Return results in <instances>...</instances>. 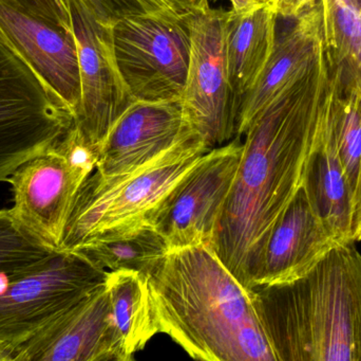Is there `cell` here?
<instances>
[{
    "label": "cell",
    "instance_id": "cell-1",
    "mask_svg": "<svg viewBox=\"0 0 361 361\" xmlns=\"http://www.w3.org/2000/svg\"><path fill=\"white\" fill-rule=\"evenodd\" d=\"M332 90L324 53L315 69L263 108L242 135L239 167L210 247L246 288H252L269 231L302 184Z\"/></svg>",
    "mask_w": 361,
    "mask_h": 361
},
{
    "label": "cell",
    "instance_id": "cell-2",
    "mask_svg": "<svg viewBox=\"0 0 361 361\" xmlns=\"http://www.w3.org/2000/svg\"><path fill=\"white\" fill-rule=\"evenodd\" d=\"M147 279L158 332L193 360L278 361L254 290L207 244L171 250Z\"/></svg>",
    "mask_w": 361,
    "mask_h": 361
},
{
    "label": "cell",
    "instance_id": "cell-3",
    "mask_svg": "<svg viewBox=\"0 0 361 361\" xmlns=\"http://www.w3.org/2000/svg\"><path fill=\"white\" fill-rule=\"evenodd\" d=\"M336 243L295 279L252 288L278 361H361V254Z\"/></svg>",
    "mask_w": 361,
    "mask_h": 361
},
{
    "label": "cell",
    "instance_id": "cell-4",
    "mask_svg": "<svg viewBox=\"0 0 361 361\" xmlns=\"http://www.w3.org/2000/svg\"><path fill=\"white\" fill-rule=\"evenodd\" d=\"M209 150L195 131L131 173L105 177L93 171L76 195L59 250L76 251L95 239L147 224L161 201Z\"/></svg>",
    "mask_w": 361,
    "mask_h": 361
},
{
    "label": "cell",
    "instance_id": "cell-5",
    "mask_svg": "<svg viewBox=\"0 0 361 361\" xmlns=\"http://www.w3.org/2000/svg\"><path fill=\"white\" fill-rule=\"evenodd\" d=\"M97 161V153L72 125L54 146L19 165L8 178L13 218L38 243L59 250L76 195Z\"/></svg>",
    "mask_w": 361,
    "mask_h": 361
},
{
    "label": "cell",
    "instance_id": "cell-6",
    "mask_svg": "<svg viewBox=\"0 0 361 361\" xmlns=\"http://www.w3.org/2000/svg\"><path fill=\"white\" fill-rule=\"evenodd\" d=\"M109 271L74 251L0 276V343L15 350L103 285Z\"/></svg>",
    "mask_w": 361,
    "mask_h": 361
},
{
    "label": "cell",
    "instance_id": "cell-7",
    "mask_svg": "<svg viewBox=\"0 0 361 361\" xmlns=\"http://www.w3.org/2000/svg\"><path fill=\"white\" fill-rule=\"evenodd\" d=\"M74 119L65 100L0 37V182L54 146Z\"/></svg>",
    "mask_w": 361,
    "mask_h": 361
},
{
    "label": "cell",
    "instance_id": "cell-8",
    "mask_svg": "<svg viewBox=\"0 0 361 361\" xmlns=\"http://www.w3.org/2000/svg\"><path fill=\"white\" fill-rule=\"evenodd\" d=\"M116 65L135 101L182 100L190 57V34L176 15L127 17L111 28Z\"/></svg>",
    "mask_w": 361,
    "mask_h": 361
},
{
    "label": "cell",
    "instance_id": "cell-9",
    "mask_svg": "<svg viewBox=\"0 0 361 361\" xmlns=\"http://www.w3.org/2000/svg\"><path fill=\"white\" fill-rule=\"evenodd\" d=\"M231 11L209 10L185 18L190 34V57L182 104L191 126L209 150L237 137L226 57Z\"/></svg>",
    "mask_w": 361,
    "mask_h": 361
},
{
    "label": "cell",
    "instance_id": "cell-10",
    "mask_svg": "<svg viewBox=\"0 0 361 361\" xmlns=\"http://www.w3.org/2000/svg\"><path fill=\"white\" fill-rule=\"evenodd\" d=\"M241 154L240 138L212 148L150 214L147 224L162 235L169 251L210 246Z\"/></svg>",
    "mask_w": 361,
    "mask_h": 361
},
{
    "label": "cell",
    "instance_id": "cell-11",
    "mask_svg": "<svg viewBox=\"0 0 361 361\" xmlns=\"http://www.w3.org/2000/svg\"><path fill=\"white\" fill-rule=\"evenodd\" d=\"M71 13L80 61V102L74 119L85 141L99 154L114 123L135 102L116 65L111 28L97 23L75 0Z\"/></svg>",
    "mask_w": 361,
    "mask_h": 361
},
{
    "label": "cell",
    "instance_id": "cell-12",
    "mask_svg": "<svg viewBox=\"0 0 361 361\" xmlns=\"http://www.w3.org/2000/svg\"><path fill=\"white\" fill-rule=\"evenodd\" d=\"M0 36L65 100L75 116L80 76L73 27H63L23 0H0Z\"/></svg>",
    "mask_w": 361,
    "mask_h": 361
},
{
    "label": "cell",
    "instance_id": "cell-13",
    "mask_svg": "<svg viewBox=\"0 0 361 361\" xmlns=\"http://www.w3.org/2000/svg\"><path fill=\"white\" fill-rule=\"evenodd\" d=\"M105 283L17 348L14 361H127Z\"/></svg>",
    "mask_w": 361,
    "mask_h": 361
},
{
    "label": "cell",
    "instance_id": "cell-14",
    "mask_svg": "<svg viewBox=\"0 0 361 361\" xmlns=\"http://www.w3.org/2000/svg\"><path fill=\"white\" fill-rule=\"evenodd\" d=\"M182 101H135L99 146L94 171L105 177L131 173L195 133Z\"/></svg>",
    "mask_w": 361,
    "mask_h": 361
},
{
    "label": "cell",
    "instance_id": "cell-15",
    "mask_svg": "<svg viewBox=\"0 0 361 361\" xmlns=\"http://www.w3.org/2000/svg\"><path fill=\"white\" fill-rule=\"evenodd\" d=\"M336 243L301 186L269 231L252 288L295 279Z\"/></svg>",
    "mask_w": 361,
    "mask_h": 361
},
{
    "label": "cell",
    "instance_id": "cell-16",
    "mask_svg": "<svg viewBox=\"0 0 361 361\" xmlns=\"http://www.w3.org/2000/svg\"><path fill=\"white\" fill-rule=\"evenodd\" d=\"M324 53L322 10L316 1L295 19L290 29L277 37L262 73L242 101L235 138L241 139L252 119L263 108L311 73Z\"/></svg>",
    "mask_w": 361,
    "mask_h": 361
},
{
    "label": "cell",
    "instance_id": "cell-17",
    "mask_svg": "<svg viewBox=\"0 0 361 361\" xmlns=\"http://www.w3.org/2000/svg\"><path fill=\"white\" fill-rule=\"evenodd\" d=\"M328 114V112H326ZM303 190L316 215L333 239L354 241V192L337 154L326 116L305 163Z\"/></svg>",
    "mask_w": 361,
    "mask_h": 361
},
{
    "label": "cell",
    "instance_id": "cell-18",
    "mask_svg": "<svg viewBox=\"0 0 361 361\" xmlns=\"http://www.w3.org/2000/svg\"><path fill=\"white\" fill-rule=\"evenodd\" d=\"M277 14L271 4H259L246 12L231 10L226 35L227 67L233 103L240 107L267 66L277 35Z\"/></svg>",
    "mask_w": 361,
    "mask_h": 361
},
{
    "label": "cell",
    "instance_id": "cell-19",
    "mask_svg": "<svg viewBox=\"0 0 361 361\" xmlns=\"http://www.w3.org/2000/svg\"><path fill=\"white\" fill-rule=\"evenodd\" d=\"M110 309L126 360H133L158 334L149 286L145 276L133 271H109L106 279Z\"/></svg>",
    "mask_w": 361,
    "mask_h": 361
},
{
    "label": "cell",
    "instance_id": "cell-20",
    "mask_svg": "<svg viewBox=\"0 0 361 361\" xmlns=\"http://www.w3.org/2000/svg\"><path fill=\"white\" fill-rule=\"evenodd\" d=\"M322 10L324 54L343 93L361 97V13L345 0H317Z\"/></svg>",
    "mask_w": 361,
    "mask_h": 361
},
{
    "label": "cell",
    "instance_id": "cell-21",
    "mask_svg": "<svg viewBox=\"0 0 361 361\" xmlns=\"http://www.w3.org/2000/svg\"><path fill=\"white\" fill-rule=\"evenodd\" d=\"M169 251L162 235L146 224L95 239L74 252L105 271H133L148 278Z\"/></svg>",
    "mask_w": 361,
    "mask_h": 361
},
{
    "label": "cell",
    "instance_id": "cell-22",
    "mask_svg": "<svg viewBox=\"0 0 361 361\" xmlns=\"http://www.w3.org/2000/svg\"><path fill=\"white\" fill-rule=\"evenodd\" d=\"M331 78L333 90L326 114V125L355 195L361 161V97L353 93H343L338 81L332 74Z\"/></svg>",
    "mask_w": 361,
    "mask_h": 361
},
{
    "label": "cell",
    "instance_id": "cell-23",
    "mask_svg": "<svg viewBox=\"0 0 361 361\" xmlns=\"http://www.w3.org/2000/svg\"><path fill=\"white\" fill-rule=\"evenodd\" d=\"M54 251L30 235L10 210H0V276L36 264Z\"/></svg>",
    "mask_w": 361,
    "mask_h": 361
},
{
    "label": "cell",
    "instance_id": "cell-24",
    "mask_svg": "<svg viewBox=\"0 0 361 361\" xmlns=\"http://www.w3.org/2000/svg\"><path fill=\"white\" fill-rule=\"evenodd\" d=\"M97 23L112 28L127 17L143 14L176 15L166 0H75ZM178 16V15H176ZM179 17V16H178Z\"/></svg>",
    "mask_w": 361,
    "mask_h": 361
},
{
    "label": "cell",
    "instance_id": "cell-25",
    "mask_svg": "<svg viewBox=\"0 0 361 361\" xmlns=\"http://www.w3.org/2000/svg\"><path fill=\"white\" fill-rule=\"evenodd\" d=\"M23 1L37 12L61 23L63 27H73L70 8L61 6L56 0H23Z\"/></svg>",
    "mask_w": 361,
    "mask_h": 361
},
{
    "label": "cell",
    "instance_id": "cell-26",
    "mask_svg": "<svg viewBox=\"0 0 361 361\" xmlns=\"http://www.w3.org/2000/svg\"><path fill=\"white\" fill-rule=\"evenodd\" d=\"M317 0H271V6L278 17L296 19Z\"/></svg>",
    "mask_w": 361,
    "mask_h": 361
},
{
    "label": "cell",
    "instance_id": "cell-27",
    "mask_svg": "<svg viewBox=\"0 0 361 361\" xmlns=\"http://www.w3.org/2000/svg\"><path fill=\"white\" fill-rule=\"evenodd\" d=\"M166 1L180 19L201 14L210 8L208 0H166Z\"/></svg>",
    "mask_w": 361,
    "mask_h": 361
},
{
    "label": "cell",
    "instance_id": "cell-28",
    "mask_svg": "<svg viewBox=\"0 0 361 361\" xmlns=\"http://www.w3.org/2000/svg\"><path fill=\"white\" fill-rule=\"evenodd\" d=\"M354 241H361V161L357 187L354 195Z\"/></svg>",
    "mask_w": 361,
    "mask_h": 361
},
{
    "label": "cell",
    "instance_id": "cell-29",
    "mask_svg": "<svg viewBox=\"0 0 361 361\" xmlns=\"http://www.w3.org/2000/svg\"><path fill=\"white\" fill-rule=\"evenodd\" d=\"M14 350L0 343V361H14Z\"/></svg>",
    "mask_w": 361,
    "mask_h": 361
},
{
    "label": "cell",
    "instance_id": "cell-30",
    "mask_svg": "<svg viewBox=\"0 0 361 361\" xmlns=\"http://www.w3.org/2000/svg\"><path fill=\"white\" fill-rule=\"evenodd\" d=\"M349 6L361 13V0H345Z\"/></svg>",
    "mask_w": 361,
    "mask_h": 361
},
{
    "label": "cell",
    "instance_id": "cell-31",
    "mask_svg": "<svg viewBox=\"0 0 361 361\" xmlns=\"http://www.w3.org/2000/svg\"><path fill=\"white\" fill-rule=\"evenodd\" d=\"M56 1L59 2V4H61V6H67V8H69V6H68V4H67V1H66V0H56Z\"/></svg>",
    "mask_w": 361,
    "mask_h": 361
},
{
    "label": "cell",
    "instance_id": "cell-32",
    "mask_svg": "<svg viewBox=\"0 0 361 361\" xmlns=\"http://www.w3.org/2000/svg\"><path fill=\"white\" fill-rule=\"evenodd\" d=\"M257 1L262 4H271V0H257Z\"/></svg>",
    "mask_w": 361,
    "mask_h": 361
},
{
    "label": "cell",
    "instance_id": "cell-33",
    "mask_svg": "<svg viewBox=\"0 0 361 361\" xmlns=\"http://www.w3.org/2000/svg\"><path fill=\"white\" fill-rule=\"evenodd\" d=\"M0 37H1V36H0Z\"/></svg>",
    "mask_w": 361,
    "mask_h": 361
}]
</instances>
